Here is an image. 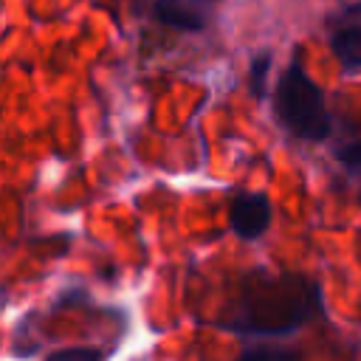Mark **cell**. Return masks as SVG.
<instances>
[{
	"instance_id": "cell-1",
	"label": "cell",
	"mask_w": 361,
	"mask_h": 361,
	"mask_svg": "<svg viewBox=\"0 0 361 361\" xmlns=\"http://www.w3.org/2000/svg\"><path fill=\"white\" fill-rule=\"evenodd\" d=\"M319 299V288L299 276H274L265 282H248L237 313L228 319L234 330L251 333H285L310 319Z\"/></svg>"
},
{
	"instance_id": "cell-2",
	"label": "cell",
	"mask_w": 361,
	"mask_h": 361,
	"mask_svg": "<svg viewBox=\"0 0 361 361\" xmlns=\"http://www.w3.org/2000/svg\"><path fill=\"white\" fill-rule=\"evenodd\" d=\"M274 104L288 133L307 138V141H322L330 133V116L324 107V96L299 65H290L282 73Z\"/></svg>"
},
{
	"instance_id": "cell-3",
	"label": "cell",
	"mask_w": 361,
	"mask_h": 361,
	"mask_svg": "<svg viewBox=\"0 0 361 361\" xmlns=\"http://www.w3.org/2000/svg\"><path fill=\"white\" fill-rule=\"evenodd\" d=\"M228 220H231V228L245 237V240H254L259 237L268 223H271V203L265 195L259 192H245V195H237L231 200V209H228Z\"/></svg>"
},
{
	"instance_id": "cell-4",
	"label": "cell",
	"mask_w": 361,
	"mask_h": 361,
	"mask_svg": "<svg viewBox=\"0 0 361 361\" xmlns=\"http://www.w3.org/2000/svg\"><path fill=\"white\" fill-rule=\"evenodd\" d=\"M155 17L172 28H180V31H200L206 25L203 11H197L195 3H189V0H158Z\"/></svg>"
},
{
	"instance_id": "cell-5",
	"label": "cell",
	"mask_w": 361,
	"mask_h": 361,
	"mask_svg": "<svg viewBox=\"0 0 361 361\" xmlns=\"http://www.w3.org/2000/svg\"><path fill=\"white\" fill-rule=\"evenodd\" d=\"M330 48L344 71L361 68V25H347V28L336 31L330 39Z\"/></svg>"
},
{
	"instance_id": "cell-6",
	"label": "cell",
	"mask_w": 361,
	"mask_h": 361,
	"mask_svg": "<svg viewBox=\"0 0 361 361\" xmlns=\"http://www.w3.org/2000/svg\"><path fill=\"white\" fill-rule=\"evenodd\" d=\"M45 361H102V353L93 347H71V350H56Z\"/></svg>"
},
{
	"instance_id": "cell-7",
	"label": "cell",
	"mask_w": 361,
	"mask_h": 361,
	"mask_svg": "<svg viewBox=\"0 0 361 361\" xmlns=\"http://www.w3.org/2000/svg\"><path fill=\"white\" fill-rule=\"evenodd\" d=\"M240 361H299V358L290 350H265V347H259V350H248Z\"/></svg>"
},
{
	"instance_id": "cell-8",
	"label": "cell",
	"mask_w": 361,
	"mask_h": 361,
	"mask_svg": "<svg viewBox=\"0 0 361 361\" xmlns=\"http://www.w3.org/2000/svg\"><path fill=\"white\" fill-rule=\"evenodd\" d=\"M268 65H271V56H268V54H259V56L251 62V87H254L257 96L265 90V71H268Z\"/></svg>"
},
{
	"instance_id": "cell-9",
	"label": "cell",
	"mask_w": 361,
	"mask_h": 361,
	"mask_svg": "<svg viewBox=\"0 0 361 361\" xmlns=\"http://www.w3.org/2000/svg\"><path fill=\"white\" fill-rule=\"evenodd\" d=\"M336 158H338L341 164H347V166H361V141H353V144L341 147V149L336 152Z\"/></svg>"
},
{
	"instance_id": "cell-10",
	"label": "cell",
	"mask_w": 361,
	"mask_h": 361,
	"mask_svg": "<svg viewBox=\"0 0 361 361\" xmlns=\"http://www.w3.org/2000/svg\"><path fill=\"white\" fill-rule=\"evenodd\" d=\"M189 3H195V6H203V3H206V6H209V3H214V0H189Z\"/></svg>"
}]
</instances>
